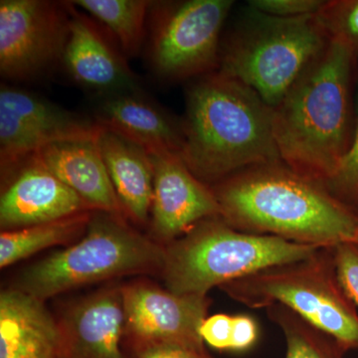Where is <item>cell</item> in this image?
<instances>
[{"instance_id": "21", "label": "cell", "mask_w": 358, "mask_h": 358, "mask_svg": "<svg viewBox=\"0 0 358 358\" xmlns=\"http://www.w3.org/2000/svg\"><path fill=\"white\" fill-rule=\"evenodd\" d=\"M102 23L126 57H136L145 38L152 2L147 0H76L71 1Z\"/></svg>"}, {"instance_id": "12", "label": "cell", "mask_w": 358, "mask_h": 358, "mask_svg": "<svg viewBox=\"0 0 358 358\" xmlns=\"http://www.w3.org/2000/svg\"><path fill=\"white\" fill-rule=\"evenodd\" d=\"M150 155L155 171L154 200L148 224L152 240L166 246L200 221L220 217V206L211 186L199 180L179 155Z\"/></svg>"}, {"instance_id": "24", "label": "cell", "mask_w": 358, "mask_h": 358, "mask_svg": "<svg viewBox=\"0 0 358 358\" xmlns=\"http://www.w3.org/2000/svg\"><path fill=\"white\" fill-rule=\"evenodd\" d=\"M355 108L357 121L352 141L345 154L339 160L333 178L327 185L334 195L343 200L345 197L357 199L358 195V91L355 96Z\"/></svg>"}, {"instance_id": "2", "label": "cell", "mask_w": 358, "mask_h": 358, "mask_svg": "<svg viewBox=\"0 0 358 358\" xmlns=\"http://www.w3.org/2000/svg\"><path fill=\"white\" fill-rule=\"evenodd\" d=\"M181 127L179 157L205 185H216L250 167L282 162L274 136V108L218 71L190 86Z\"/></svg>"}, {"instance_id": "9", "label": "cell", "mask_w": 358, "mask_h": 358, "mask_svg": "<svg viewBox=\"0 0 358 358\" xmlns=\"http://www.w3.org/2000/svg\"><path fill=\"white\" fill-rule=\"evenodd\" d=\"M122 293L129 358L162 345L206 350L200 327L211 305L208 296L176 294L145 279L122 284Z\"/></svg>"}, {"instance_id": "15", "label": "cell", "mask_w": 358, "mask_h": 358, "mask_svg": "<svg viewBox=\"0 0 358 358\" xmlns=\"http://www.w3.org/2000/svg\"><path fill=\"white\" fill-rule=\"evenodd\" d=\"M70 22L63 64L80 86L103 96L138 91V79L112 37L68 1Z\"/></svg>"}, {"instance_id": "29", "label": "cell", "mask_w": 358, "mask_h": 358, "mask_svg": "<svg viewBox=\"0 0 358 358\" xmlns=\"http://www.w3.org/2000/svg\"><path fill=\"white\" fill-rule=\"evenodd\" d=\"M134 358H213L206 350L176 345H162L148 348L136 355Z\"/></svg>"}, {"instance_id": "10", "label": "cell", "mask_w": 358, "mask_h": 358, "mask_svg": "<svg viewBox=\"0 0 358 358\" xmlns=\"http://www.w3.org/2000/svg\"><path fill=\"white\" fill-rule=\"evenodd\" d=\"M103 131L89 120L25 90L0 88V166L2 181L50 145L98 140Z\"/></svg>"}, {"instance_id": "23", "label": "cell", "mask_w": 358, "mask_h": 358, "mask_svg": "<svg viewBox=\"0 0 358 358\" xmlns=\"http://www.w3.org/2000/svg\"><path fill=\"white\" fill-rule=\"evenodd\" d=\"M317 16L331 38L343 40L355 50L358 46V0L326 1Z\"/></svg>"}, {"instance_id": "16", "label": "cell", "mask_w": 358, "mask_h": 358, "mask_svg": "<svg viewBox=\"0 0 358 358\" xmlns=\"http://www.w3.org/2000/svg\"><path fill=\"white\" fill-rule=\"evenodd\" d=\"M98 140L58 143L32 157L79 195L91 210L107 212L128 220L110 181Z\"/></svg>"}, {"instance_id": "25", "label": "cell", "mask_w": 358, "mask_h": 358, "mask_svg": "<svg viewBox=\"0 0 358 358\" xmlns=\"http://www.w3.org/2000/svg\"><path fill=\"white\" fill-rule=\"evenodd\" d=\"M326 1L322 0H251L252 10L280 18L317 15Z\"/></svg>"}, {"instance_id": "11", "label": "cell", "mask_w": 358, "mask_h": 358, "mask_svg": "<svg viewBox=\"0 0 358 358\" xmlns=\"http://www.w3.org/2000/svg\"><path fill=\"white\" fill-rule=\"evenodd\" d=\"M70 13L67 1H0V74L29 81L63 60Z\"/></svg>"}, {"instance_id": "4", "label": "cell", "mask_w": 358, "mask_h": 358, "mask_svg": "<svg viewBox=\"0 0 358 358\" xmlns=\"http://www.w3.org/2000/svg\"><path fill=\"white\" fill-rule=\"evenodd\" d=\"M164 246L127 219L93 211L83 237L21 273L11 288L45 301L95 282L127 275H160Z\"/></svg>"}, {"instance_id": "3", "label": "cell", "mask_w": 358, "mask_h": 358, "mask_svg": "<svg viewBox=\"0 0 358 358\" xmlns=\"http://www.w3.org/2000/svg\"><path fill=\"white\" fill-rule=\"evenodd\" d=\"M355 50L331 38L274 108V136L285 166L327 185L350 147Z\"/></svg>"}, {"instance_id": "6", "label": "cell", "mask_w": 358, "mask_h": 358, "mask_svg": "<svg viewBox=\"0 0 358 358\" xmlns=\"http://www.w3.org/2000/svg\"><path fill=\"white\" fill-rule=\"evenodd\" d=\"M329 41L317 15L280 18L251 9L246 22L221 46L216 71L275 108Z\"/></svg>"}, {"instance_id": "5", "label": "cell", "mask_w": 358, "mask_h": 358, "mask_svg": "<svg viewBox=\"0 0 358 358\" xmlns=\"http://www.w3.org/2000/svg\"><path fill=\"white\" fill-rule=\"evenodd\" d=\"M319 248L242 232L221 217L204 219L164 246L160 277L179 294L207 296L213 288L259 271L296 262Z\"/></svg>"}, {"instance_id": "18", "label": "cell", "mask_w": 358, "mask_h": 358, "mask_svg": "<svg viewBox=\"0 0 358 358\" xmlns=\"http://www.w3.org/2000/svg\"><path fill=\"white\" fill-rule=\"evenodd\" d=\"M57 319L20 289L0 294V358H58Z\"/></svg>"}, {"instance_id": "27", "label": "cell", "mask_w": 358, "mask_h": 358, "mask_svg": "<svg viewBox=\"0 0 358 358\" xmlns=\"http://www.w3.org/2000/svg\"><path fill=\"white\" fill-rule=\"evenodd\" d=\"M232 315L216 313L205 319L200 334L205 343L218 350H230Z\"/></svg>"}, {"instance_id": "7", "label": "cell", "mask_w": 358, "mask_h": 358, "mask_svg": "<svg viewBox=\"0 0 358 358\" xmlns=\"http://www.w3.org/2000/svg\"><path fill=\"white\" fill-rule=\"evenodd\" d=\"M251 308L279 303L338 341L358 350L357 306L338 279L334 249L320 248L296 262L272 266L219 288Z\"/></svg>"}, {"instance_id": "22", "label": "cell", "mask_w": 358, "mask_h": 358, "mask_svg": "<svg viewBox=\"0 0 358 358\" xmlns=\"http://www.w3.org/2000/svg\"><path fill=\"white\" fill-rule=\"evenodd\" d=\"M266 312L284 334L286 358H343L345 352L336 339L289 308L275 303Z\"/></svg>"}, {"instance_id": "26", "label": "cell", "mask_w": 358, "mask_h": 358, "mask_svg": "<svg viewBox=\"0 0 358 358\" xmlns=\"http://www.w3.org/2000/svg\"><path fill=\"white\" fill-rule=\"evenodd\" d=\"M334 253L339 281L358 307V246L341 245L334 249Z\"/></svg>"}, {"instance_id": "13", "label": "cell", "mask_w": 358, "mask_h": 358, "mask_svg": "<svg viewBox=\"0 0 358 358\" xmlns=\"http://www.w3.org/2000/svg\"><path fill=\"white\" fill-rule=\"evenodd\" d=\"M58 358H129L124 350L122 284L71 303L57 319Z\"/></svg>"}, {"instance_id": "17", "label": "cell", "mask_w": 358, "mask_h": 358, "mask_svg": "<svg viewBox=\"0 0 358 358\" xmlns=\"http://www.w3.org/2000/svg\"><path fill=\"white\" fill-rule=\"evenodd\" d=\"M95 121L103 128L145 148L150 154H180L181 124L138 91L103 96L96 108Z\"/></svg>"}, {"instance_id": "28", "label": "cell", "mask_w": 358, "mask_h": 358, "mask_svg": "<svg viewBox=\"0 0 358 358\" xmlns=\"http://www.w3.org/2000/svg\"><path fill=\"white\" fill-rule=\"evenodd\" d=\"M259 327L256 320L246 315H234L232 319L230 350L245 352L258 341Z\"/></svg>"}, {"instance_id": "1", "label": "cell", "mask_w": 358, "mask_h": 358, "mask_svg": "<svg viewBox=\"0 0 358 358\" xmlns=\"http://www.w3.org/2000/svg\"><path fill=\"white\" fill-rule=\"evenodd\" d=\"M235 229L315 248L358 246V213L327 185L280 164L244 169L211 186Z\"/></svg>"}, {"instance_id": "14", "label": "cell", "mask_w": 358, "mask_h": 358, "mask_svg": "<svg viewBox=\"0 0 358 358\" xmlns=\"http://www.w3.org/2000/svg\"><path fill=\"white\" fill-rule=\"evenodd\" d=\"M93 211L38 160L31 157L2 181L1 231L21 229Z\"/></svg>"}, {"instance_id": "8", "label": "cell", "mask_w": 358, "mask_h": 358, "mask_svg": "<svg viewBox=\"0 0 358 358\" xmlns=\"http://www.w3.org/2000/svg\"><path fill=\"white\" fill-rule=\"evenodd\" d=\"M232 0L152 2L148 58L167 81L204 76L218 69L220 34Z\"/></svg>"}, {"instance_id": "20", "label": "cell", "mask_w": 358, "mask_h": 358, "mask_svg": "<svg viewBox=\"0 0 358 358\" xmlns=\"http://www.w3.org/2000/svg\"><path fill=\"white\" fill-rule=\"evenodd\" d=\"M92 213L83 212L21 229L1 231L0 267L7 268L42 250L78 241L86 232Z\"/></svg>"}, {"instance_id": "19", "label": "cell", "mask_w": 358, "mask_h": 358, "mask_svg": "<svg viewBox=\"0 0 358 358\" xmlns=\"http://www.w3.org/2000/svg\"><path fill=\"white\" fill-rule=\"evenodd\" d=\"M98 143L127 218L138 226L148 225L154 200L155 171L148 150L105 128Z\"/></svg>"}]
</instances>
